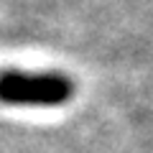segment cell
<instances>
[{
  "label": "cell",
  "instance_id": "cell-1",
  "mask_svg": "<svg viewBox=\"0 0 153 153\" xmlns=\"http://www.w3.org/2000/svg\"><path fill=\"white\" fill-rule=\"evenodd\" d=\"M71 94L74 84L64 74H23L16 69L0 74V102L5 105L54 107L69 102Z\"/></svg>",
  "mask_w": 153,
  "mask_h": 153
}]
</instances>
